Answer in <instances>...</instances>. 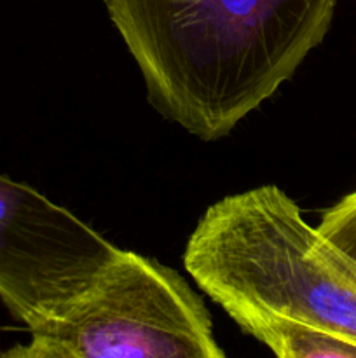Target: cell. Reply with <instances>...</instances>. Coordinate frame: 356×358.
Masks as SVG:
<instances>
[{"label":"cell","mask_w":356,"mask_h":358,"mask_svg":"<svg viewBox=\"0 0 356 358\" xmlns=\"http://www.w3.org/2000/svg\"><path fill=\"white\" fill-rule=\"evenodd\" d=\"M339 0H105L161 115L213 142L292 79Z\"/></svg>","instance_id":"cell-1"},{"label":"cell","mask_w":356,"mask_h":358,"mask_svg":"<svg viewBox=\"0 0 356 358\" xmlns=\"http://www.w3.org/2000/svg\"><path fill=\"white\" fill-rule=\"evenodd\" d=\"M184 266L227 315L290 318L356 343V262L278 185L213 203L188 236Z\"/></svg>","instance_id":"cell-2"},{"label":"cell","mask_w":356,"mask_h":358,"mask_svg":"<svg viewBox=\"0 0 356 358\" xmlns=\"http://www.w3.org/2000/svg\"><path fill=\"white\" fill-rule=\"evenodd\" d=\"M7 358H223L202 297L170 266L119 248L86 290Z\"/></svg>","instance_id":"cell-3"},{"label":"cell","mask_w":356,"mask_h":358,"mask_svg":"<svg viewBox=\"0 0 356 358\" xmlns=\"http://www.w3.org/2000/svg\"><path fill=\"white\" fill-rule=\"evenodd\" d=\"M117 250L68 208L0 175V301L27 331L86 290Z\"/></svg>","instance_id":"cell-4"},{"label":"cell","mask_w":356,"mask_h":358,"mask_svg":"<svg viewBox=\"0 0 356 358\" xmlns=\"http://www.w3.org/2000/svg\"><path fill=\"white\" fill-rule=\"evenodd\" d=\"M229 317L281 358H356V343L304 322L251 311Z\"/></svg>","instance_id":"cell-5"},{"label":"cell","mask_w":356,"mask_h":358,"mask_svg":"<svg viewBox=\"0 0 356 358\" xmlns=\"http://www.w3.org/2000/svg\"><path fill=\"white\" fill-rule=\"evenodd\" d=\"M318 231L356 262V191L323 213Z\"/></svg>","instance_id":"cell-6"}]
</instances>
